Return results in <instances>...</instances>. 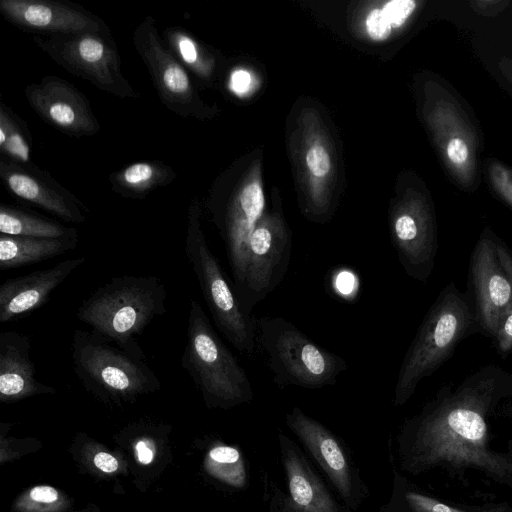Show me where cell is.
<instances>
[{
    "label": "cell",
    "mask_w": 512,
    "mask_h": 512,
    "mask_svg": "<svg viewBox=\"0 0 512 512\" xmlns=\"http://www.w3.org/2000/svg\"><path fill=\"white\" fill-rule=\"evenodd\" d=\"M512 396V372L489 364L456 387L446 386L406 426L404 467L412 473L442 469L454 479L467 473L512 490V447L490 446L488 418Z\"/></svg>",
    "instance_id": "cell-1"
},
{
    "label": "cell",
    "mask_w": 512,
    "mask_h": 512,
    "mask_svg": "<svg viewBox=\"0 0 512 512\" xmlns=\"http://www.w3.org/2000/svg\"><path fill=\"white\" fill-rule=\"evenodd\" d=\"M163 281L151 275H123L99 286L78 307L76 317L108 341L142 352L136 337L166 313Z\"/></svg>",
    "instance_id": "cell-2"
},
{
    "label": "cell",
    "mask_w": 512,
    "mask_h": 512,
    "mask_svg": "<svg viewBox=\"0 0 512 512\" xmlns=\"http://www.w3.org/2000/svg\"><path fill=\"white\" fill-rule=\"evenodd\" d=\"M477 321L466 294L453 283L429 308L402 361L394 390V405H404L418 384L434 373Z\"/></svg>",
    "instance_id": "cell-3"
},
{
    "label": "cell",
    "mask_w": 512,
    "mask_h": 512,
    "mask_svg": "<svg viewBox=\"0 0 512 512\" xmlns=\"http://www.w3.org/2000/svg\"><path fill=\"white\" fill-rule=\"evenodd\" d=\"M71 358L79 382L102 399L131 400L161 387L143 351L124 349L91 330H75Z\"/></svg>",
    "instance_id": "cell-4"
},
{
    "label": "cell",
    "mask_w": 512,
    "mask_h": 512,
    "mask_svg": "<svg viewBox=\"0 0 512 512\" xmlns=\"http://www.w3.org/2000/svg\"><path fill=\"white\" fill-rule=\"evenodd\" d=\"M181 366L210 405L227 408L253 399V387L245 369L220 339L195 299L189 303Z\"/></svg>",
    "instance_id": "cell-5"
},
{
    "label": "cell",
    "mask_w": 512,
    "mask_h": 512,
    "mask_svg": "<svg viewBox=\"0 0 512 512\" xmlns=\"http://www.w3.org/2000/svg\"><path fill=\"white\" fill-rule=\"evenodd\" d=\"M257 343L274 384L318 389L335 384L348 365L283 317L256 318Z\"/></svg>",
    "instance_id": "cell-6"
},
{
    "label": "cell",
    "mask_w": 512,
    "mask_h": 512,
    "mask_svg": "<svg viewBox=\"0 0 512 512\" xmlns=\"http://www.w3.org/2000/svg\"><path fill=\"white\" fill-rule=\"evenodd\" d=\"M201 217V205L194 198L187 211L185 255L217 328L234 348L251 356L257 345L256 318L243 311L206 241Z\"/></svg>",
    "instance_id": "cell-7"
},
{
    "label": "cell",
    "mask_w": 512,
    "mask_h": 512,
    "mask_svg": "<svg viewBox=\"0 0 512 512\" xmlns=\"http://www.w3.org/2000/svg\"><path fill=\"white\" fill-rule=\"evenodd\" d=\"M34 44L68 73L119 98L140 96L124 76L111 31H86L55 36H33Z\"/></svg>",
    "instance_id": "cell-8"
},
{
    "label": "cell",
    "mask_w": 512,
    "mask_h": 512,
    "mask_svg": "<svg viewBox=\"0 0 512 512\" xmlns=\"http://www.w3.org/2000/svg\"><path fill=\"white\" fill-rule=\"evenodd\" d=\"M132 40L163 105L181 117H207L209 110L188 70L167 48L152 16H146L138 24Z\"/></svg>",
    "instance_id": "cell-9"
},
{
    "label": "cell",
    "mask_w": 512,
    "mask_h": 512,
    "mask_svg": "<svg viewBox=\"0 0 512 512\" xmlns=\"http://www.w3.org/2000/svg\"><path fill=\"white\" fill-rule=\"evenodd\" d=\"M291 237L276 216L256 223L248 245V259L243 292L239 303L251 315L255 305L264 300L283 280L291 258Z\"/></svg>",
    "instance_id": "cell-10"
},
{
    "label": "cell",
    "mask_w": 512,
    "mask_h": 512,
    "mask_svg": "<svg viewBox=\"0 0 512 512\" xmlns=\"http://www.w3.org/2000/svg\"><path fill=\"white\" fill-rule=\"evenodd\" d=\"M476 319L495 337L499 323L512 306V254L491 237L482 236L470 261Z\"/></svg>",
    "instance_id": "cell-11"
},
{
    "label": "cell",
    "mask_w": 512,
    "mask_h": 512,
    "mask_svg": "<svg viewBox=\"0 0 512 512\" xmlns=\"http://www.w3.org/2000/svg\"><path fill=\"white\" fill-rule=\"evenodd\" d=\"M24 94L39 117L68 136H93L101 129L87 97L63 78L44 76L28 84Z\"/></svg>",
    "instance_id": "cell-12"
},
{
    "label": "cell",
    "mask_w": 512,
    "mask_h": 512,
    "mask_svg": "<svg viewBox=\"0 0 512 512\" xmlns=\"http://www.w3.org/2000/svg\"><path fill=\"white\" fill-rule=\"evenodd\" d=\"M0 179L6 190L19 200L68 223L86 221L88 209L82 201L33 163L22 165L1 157Z\"/></svg>",
    "instance_id": "cell-13"
},
{
    "label": "cell",
    "mask_w": 512,
    "mask_h": 512,
    "mask_svg": "<svg viewBox=\"0 0 512 512\" xmlns=\"http://www.w3.org/2000/svg\"><path fill=\"white\" fill-rule=\"evenodd\" d=\"M0 13L12 25L38 36L109 29L97 15L66 1L0 0Z\"/></svg>",
    "instance_id": "cell-14"
},
{
    "label": "cell",
    "mask_w": 512,
    "mask_h": 512,
    "mask_svg": "<svg viewBox=\"0 0 512 512\" xmlns=\"http://www.w3.org/2000/svg\"><path fill=\"white\" fill-rule=\"evenodd\" d=\"M84 261V256L69 258L52 267L6 279L0 285V323L18 320L43 306Z\"/></svg>",
    "instance_id": "cell-15"
},
{
    "label": "cell",
    "mask_w": 512,
    "mask_h": 512,
    "mask_svg": "<svg viewBox=\"0 0 512 512\" xmlns=\"http://www.w3.org/2000/svg\"><path fill=\"white\" fill-rule=\"evenodd\" d=\"M31 340L17 331L0 333V400L9 402L56 390L36 378L30 357Z\"/></svg>",
    "instance_id": "cell-16"
},
{
    "label": "cell",
    "mask_w": 512,
    "mask_h": 512,
    "mask_svg": "<svg viewBox=\"0 0 512 512\" xmlns=\"http://www.w3.org/2000/svg\"><path fill=\"white\" fill-rule=\"evenodd\" d=\"M286 423L318 461L341 496L346 501L350 500L352 496L350 467L332 433L298 407H294L287 414Z\"/></svg>",
    "instance_id": "cell-17"
},
{
    "label": "cell",
    "mask_w": 512,
    "mask_h": 512,
    "mask_svg": "<svg viewBox=\"0 0 512 512\" xmlns=\"http://www.w3.org/2000/svg\"><path fill=\"white\" fill-rule=\"evenodd\" d=\"M282 460L288 477L290 496L301 512H338L335 502L305 460L280 434Z\"/></svg>",
    "instance_id": "cell-18"
},
{
    "label": "cell",
    "mask_w": 512,
    "mask_h": 512,
    "mask_svg": "<svg viewBox=\"0 0 512 512\" xmlns=\"http://www.w3.org/2000/svg\"><path fill=\"white\" fill-rule=\"evenodd\" d=\"M79 238H34L0 235V270L42 262L73 250Z\"/></svg>",
    "instance_id": "cell-19"
},
{
    "label": "cell",
    "mask_w": 512,
    "mask_h": 512,
    "mask_svg": "<svg viewBox=\"0 0 512 512\" xmlns=\"http://www.w3.org/2000/svg\"><path fill=\"white\" fill-rule=\"evenodd\" d=\"M176 178L174 169L162 161H138L109 175L116 194L141 200L157 188L169 185Z\"/></svg>",
    "instance_id": "cell-20"
},
{
    "label": "cell",
    "mask_w": 512,
    "mask_h": 512,
    "mask_svg": "<svg viewBox=\"0 0 512 512\" xmlns=\"http://www.w3.org/2000/svg\"><path fill=\"white\" fill-rule=\"evenodd\" d=\"M0 233L48 239L79 238L75 228L5 204L0 205Z\"/></svg>",
    "instance_id": "cell-21"
},
{
    "label": "cell",
    "mask_w": 512,
    "mask_h": 512,
    "mask_svg": "<svg viewBox=\"0 0 512 512\" xmlns=\"http://www.w3.org/2000/svg\"><path fill=\"white\" fill-rule=\"evenodd\" d=\"M162 38L170 52L188 71L203 81L210 78L214 59L188 30L170 26L163 30Z\"/></svg>",
    "instance_id": "cell-22"
},
{
    "label": "cell",
    "mask_w": 512,
    "mask_h": 512,
    "mask_svg": "<svg viewBox=\"0 0 512 512\" xmlns=\"http://www.w3.org/2000/svg\"><path fill=\"white\" fill-rule=\"evenodd\" d=\"M0 152L10 161L32 164L31 135L25 123L4 103L0 104Z\"/></svg>",
    "instance_id": "cell-23"
},
{
    "label": "cell",
    "mask_w": 512,
    "mask_h": 512,
    "mask_svg": "<svg viewBox=\"0 0 512 512\" xmlns=\"http://www.w3.org/2000/svg\"><path fill=\"white\" fill-rule=\"evenodd\" d=\"M404 498L412 512H512V506L507 503L457 504L414 490L406 491Z\"/></svg>",
    "instance_id": "cell-24"
},
{
    "label": "cell",
    "mask_w": 512,
    "mask_h": 512,
    "mask_svg": "<svg viewBox=\"0 0 512 512\" xmlns=\"http://www.w3.org/2000/svg\"><path fill=\"white\" fill-rule=\"evenodd\" d=\"M209 457L223 467L218 475L228 483L242 487L245 483V469L239 451L229 446H219L209 452Z\"/></svg>",
    "instance_id": "cell-25"
},
{
    "label": "cell",
    "mask_w": 512,
    "mask_h": 512,
    "mask_svg": "<svg viewBox=\"0 0 512 512\" xmlns=\"http://www.w3.org/2000/svg\"><path fill=\"white\" fill-rule=\"evenodd\" d=\"M415 8V2L411 0H393L387 2L382 11L391 26L399 27L410 16Z\"/></svg>",
    "instance_id": "cell-26"
},
{
    "label": "cell",
    "mask_w": 512,
    "mask_h": 512,
    "mask_svg": "<svg viewBox=\"0 0 512 512\" xmlns=\"http://www.w3.org/2000/svg\"><path fill=\"white\" fill-rule=\"evenodd\" d=\"M366 29L373 40L383 41L390 35L391 24L387 20L383 11L379 8H375L367 15Z\"/></svg>",
    "instance_id": "cell-27"
},
{
    "label": "cell",
    "mask_w": 512,
    "mask_h": 512,
    "mask_svg": "<svg viewBox=\"0 0 512 512\" xmlns=\"http://www.w3.org/2000/svg\"><path fill=\"white\" fill-rule=\"evenodd\" d=\"M306 163L311 173L319 177L326 175L331 168L330 156L320 145H314L308 150Z\"/></svg>",
    "instance_id": "cell-28"
},
{
    "label": "cell",
    "mask_w": 512,
    "mask_h": 512,
    "mask_svg": "<svg viewBox=\"0 0 512 512\" xmlns=\"http://www.w3.org/2000/svg\"><path fill=\"white\" fill-rule=\"evenodd\" d=\"M494 338L499 352L505 354L512 350V306L502 317Z\"/></svg>",
    "instance_id": "cell-29"
},
{
    "label": "cell",
    "mask_w": 512,
    "mask_h": 512,
    "mask_svg": "<svg viewBox=\"0 0 512 512\" xmlns=\"http://www.w3.org/2000/svg\"><path fill=\"white\" fill-rule=\"evenodd\" d=\"M447 156L454 164H462L468 158L466 143L460 138H453L448 142L446 148Z\"/></svg>",
    "instance_id": "cell-30"
},
{
    "label": "cell",
    "mask_w": 512,
    "mask_h": 512,
    "mask_svg": "<svg viewBox=\"0 0 512 512\" xmlns=\"http://www.w3.org/2000/svg\"><path fill=\"white\" fill-rule=\"evenodd\" d=\"M251 85V75L245 70H236L231 75V89L238 94H243L249 90Z\"/></svg>",
    "instance_id": "cell-31"
},
{
    "label": "cell",
    "mask_w": 512,
    "mask_h": 512,
    "mask_svg": "<svg viewBox=\"0 0 512 512\" xmlns=\"http://www.w3.org/2000/svg\"><path fill=\"white\" fill-rule=\"evenodd\" d=\"M30 497L36 502L51 503L58 499V492L50 486H37L31 490Z\"/></svg>",
    "instance_id": "cell-32"
},
{
    "label": "cell",
    "mask_w": 512,
    "mask_h": 512,
    "mask_svg": "<svg viewBox=\"0 0 512 512\" xmlns=\"http://www.w3.org/2000/svg\"><path fill=\"white\" fill-rule=\"evenodd\" d=\"M94 464L103 472H115L118 468L116 458L108 453L99 452L94 456Z\"/></svg>",
    "instance_id": "cell-33"
},
{
    "label": "cell",
    "mask_w": 512,
    "mask_h": 512,
    "mask_svg": "<svg viewBox=\"0 0 512 512\" xmlns=\"http://www.w3.org/2000/svg\"><path fill=\"white\" fill-rule=\"evenodd\" d=\"M136 450H137V454H138V460L141 463L149 464L153 460V453L147 447V445L144 441H139L136 444Z\"/></svg>",
    "instance_id": "cell-34"
},
{
    "label": "cell",
    "mask_w": 512,
    "mask_h": 512,
    "mask_svg": "<svg viewBox=\"0 0 512 512\" xmlns=\"http://www.w3.org/2000/svg\"><path fill=\"white\" fill-rule=\"evenodd\" d=\"M503 412H505L506 415L512 417V396L505 400L502 404Z\"/></svg>",
    "instance_id": "cell-35"
}]
</instances>
